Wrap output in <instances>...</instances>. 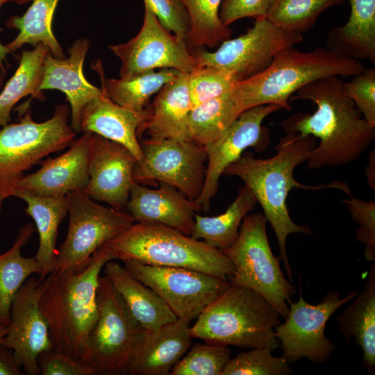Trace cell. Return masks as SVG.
<instances>
[{
  "instance_id": "d6986e66",
  "label": "cell",
  "mask_w": 375,
  "mask_h": 375,
  "mask_svg": "<svg viewBox=\"0 0 375 375\" xmlns=\"http://www.w3.org/2000/svg\"><path fill=\"white\" fill-rule=\"evenodd\" d=\"M91 133L73 140L69 149L56 158L41 162L34 173L24 176L16 189L42 197H65L72 191L83 192L89 182V155Z\"/></svg>"
},
{
  "instance_id": "5b68a950",
  "label": "cell",
  "mask_w": 375,
  "mask_h": 375,
  "mask_svg": "<svg viewBox=\"0 0 375 375\" xmlns=\"http://www.w3.org/2000/svg\"><path fill=\"white\" fill-rule=\"evenodd\" d=\"M112 260L184 267L228 279L234 267L219 249L155 223L135 222L104 244Z\"/></svg>"
},
{
  "instance_id": "f35d334b",
  "label": "cell",
  "mask_w": 375,
  "mask_h": 375,
  "mask_svg": "<svg viewBox=\"0 0 375 375\" xmlns=\"http://www.w3.org/2000/svg\"><path fill=\"white\" fill-rule=\"evenodd\" d=\"M236 81L227 72L212 66H198L188 74L192 108L230 90Z\"/></svg>"
},
{
  "instance_id": "7402d4cb",
  "label": "cell",
  "mask_w": 375,
  "mask_h": 375,
  "mask_svg": "<svg viewBox=\"0 0 375 375\" xmlns=\"http://www.w3.org/2000/svg\"><path fill=\"white\" fill-rule=\"evenodd\" d=\"M190 322L176 320L145 329L127 367L130 375H167L192 344Z\"/></svg>"
},
{
  "instance_id": "44dd1931",
  "label": "cell",
  "mask_w": 375,
  "mask_h": 375,
  "mask_svg": "<svg viewBox=\"0 0 375 375\" xmlns=\"http://www.w3.org/2000/svg\"><path fill=\"white\" fill-rule=\"evenodd\" d=\"M89 47V40L81 38L69 48L68 58H56L49 53L44 58L42 81L38 89V94L44 90H58L66 95L70 104V125L76 133H80L83 108L103 94L101 89L89 83L83 72Z\"/></svg>"
},
{
  "instance_id": "4dcf8cb0",
  "label": "cell",
  "mask_w": 375,
  "mask_h": 375,
  "mask_svg": "<svg viewBox=\"0 0 375 375\" xmlns=\"http://www.w3.org/2000/svg\"><path fill=\"white\" fill-rule=\"evenodd\" d=\"M256 203L251 192L245 185L240 187L236 198L222 214L212 217L195 214L190 236L220 251L229 247L236 241L244 218Z\"/></svg>"
},
{
  "instance_id": "74e56055",
  "label": "cell",
  "mask_w": 375,
  "mask_h": 375,
  "mask_svg": "<svg viewBox=\"0 0 375 375\" xmlns=\"http://www.w3.org/2000/svg\"><path fill=\"white\" fill-rule=\"evenodd\" d=\"M293 370L282 356L272 355L265 347L253 348L231 358L221 375H290Z\"/></svg>"
},
{
  "instance_id": "d590c367",
  "label": "cell",
  "mask_w": 375,
  "mask_h": 375,
  "mask_svg": "<svg viewBox=\"0 0 375 375\" xmlns=\"http://www.w3.org/2000/svg\"><path fill=\"white\" fill-rule=\"evenodd\" d=\"M344 0H276L265 19L276 26L301 33L315 24L318 17L332 6Z\"/></svg>"
},
{
  "instance_id": "e0dca14e",
  "label": "cell",
  "mask_w": 375,
  "mask_h": 375,
  "mask_svg": "<svg viewBox=\"0 0 375 375\" xmlns=\"http://www.w3.org/2000/svg\"><path fill=\"white\" fill-rule=\"evenodd\" d=\"M44 280L30 276L16 293L2 344L12 349L17 365L28 375L40 374L38 356L53 349L49 326L40 307Z\"/></svg>"
},
{
  "instance_id": "e575fe53",
  "label": "cell",
  "mask_w": 375,
  "mask_h": 375,
  "mask_svg": "<svg viewBox=\"0 0 375 375\" xmlns=\"http://www.w3.org/2000/svg\"><path fill=\"white\" fill-rule=\"evenodd\" d=\"M190 19V29L185 38L188 47L213 48L230 39L233 30L224 26L219 12L223 0H181Z\"/></svg>"
},
{
  "instance_id": "484cf974",
  "label": "cell",
  "mask_w": 375,
  "mask_h": 375,
  "mask_svg": "<svg viewBox=\"0 0 375 375\" xmlns=\"http://www.w3.org/2000/svg\"><path fill=\"white\" fill-rule=\"evenodd\" d=\"M13 196L26 203V213L35 224L39 235V247L34 257L42 269L39 278L44 280L54 269L58 251L56 249L58 231L68 213L67 196L42 197L18 188L15 190Z\"/></svg>"
},
{
  "instance_id": "681fc988",
  "label": "cell",
  "mask_w": 375,
  "mask_h": 375,
  "mask_svg": "<svg viewBox=\"0 0 375 375\" xmlns=\"http://www.w3.org/2000/svg\"><path fill=\"white\" fill-rule=\"evenodd\" d=\"M6 2H13L17 4H23L31 1L32 0H6Z\"/></svg>"
},
{
  "instance_id": "8992f818",
  "label": "cell",
  "mask_w": 375,
  "mask_h": 375,
  "mask_svg": "<svg viewBox=\"0 0 375 375\" xmlns=\"http://www.w3.org/2000/svg\"><path fill=\"white\" fill-rule=\"evenodd\" d=\"M280 317L260 294L231 285L201 312L190 333L209 344L274 351L279 347L274 328Z\"/></svg>"
},
{
  "instance_id": "9c48e42d",
  "label": "cell",
  "mask_w": 375,
  "mask_h": 375,
  "mask_svg": "<svg viewBox=\"0 0 375 375\" xmlns=\"http://www.w3.org/2000/svg\"><path fill=\"white\" fill-rule=\"evenodd\" d=\"M98 315L81 362L96 375H125L145 330L134 319L106 276H100L97 293Z\"/></svg>"
},
{
  "instance_id": "603a6c76",
  "label": "cell",
  "mask_w": 375,
  "mask_h": 375,
  "mask_svg": "<svg viewBox=\"0 0 375 375\" xmlns=\"http://www.w3.org/2000/svg\"><path fill=\"white\" fill-rule=\"evenodd\" d=\"M192 109L188 88V74L181 73L165 84L156 95L146 119L138 130L147 140H191L188 117Z\"/></svg>"
},
{
  "instance_id": "3957f363",
  "label": "cell",
  "mask_w": 375,
  "mask_h": 375,
  "mask_svg": "<svg viewBox=\"0 0 375 375\" xmlns=\"http://www.w3.org/2000/svg\"><path fill=\"white\" fill-rule=\"evenodd\" d=\"M113 260L103 244L81 272H52L44 278L40 307L49 326L53 349L80 361L98 315L100 273Z\"/></svg>"
},
{
  "instance_id": "6da1fadb",
  "label": "cell",
  "mask_w": 375,
  "mask_h": 375,
  "mask_svg": "<svg viewBox=\"0 0 375 375\" xmlns=\"http://www.w3.org/2000/svg\"><path fill=\"white\" fill-rule=\"evenodd\" d=\"M339 76L315 80L290 99L316 105L312 113H296L281 122L287 133L313 136L319 143L308 153V168L336 167L357 160L375 138V127L363 118L343 89Z\"/></svg>"
},
{
  "instance_id": "bcb514c9",
  "label": "cell",
  "mask_w": 375,
  "mask_h": 375,
  "mask_svg": "<svg viewBox=\"0 0 375 375\" xmlns=\"http://www.w3.org/2000/svg\"><path fill=\"white\" fill-rule=\"evenodd\" d=\"M368 162L366 165L365 172L367 183L375 192V151L372 150L368 157Z\"/></svg>"
},
{
  "instance_id": "2e32d148",
  "label": "cell",
  "mask_w": 375,
  "mask_h": 375,
  "mask_svg": "<svg viewBox=\"0 0 375 375\" xmlns=\"http://www.w3.org/2000/svg\"><path fill=\"white\" fill-rule=\"evenodd\" d=\"M281 109L275 104L249 108L220 136L204 146L207 153L205 180L201 194L196 201L201 210L206 212L210 210L221 176L228 166L240 159L246 149L253 147L261 152L267 148L269 133L262 122L268 115Z\"/></svg>"
},
{
  "instance_id": "7a4b0ae2",
  "label": "cell",
  "mask_w": 375,
  "mask_h": 375,
  "mask_svg": "<svg viewBox=\"0 0 375 375\" xmlns=\"http://www.w3.org/2000/svg\"><path fill=\"white\" fill-rule=\"evenodd\" d=\"M316 146L317 140L313 136L289 133L280 139L274 156L260 159L255 158L251 153H243L223 174L241 178L261 206L266 221L276 236L280 258L290 282L292 272L286 251V239L292 233H312L308 226L299 225L290 217L286 203L290 191L293 188L310 190L336 188L348 194L351 192L350 188L344 182L308 185L294 178V169L307 160L308 153Z\"/></svg>"
},
{
  "instance_id": "836d02e7",
  "label": "cell",
  "mask_w": 375,
  "mask_h": 375,
  "mask_svg": "<svg viewBox=\"0 0 375 375\" xmlns=\"http://www.w3.org/2000/svg\"><path fill=\"white\" fill-rule=\"evenodd\" d=\"M50 49L40 43L33 50H23L18 67L0 93V128L10 124V113L22 98L31 94L37 97L44 61Z\"/></svg>"
},
{
  "instance_id": "ac0fdd59",
  "label": "cell",
  "mask_w": 375,
  "mask_h": 375,
  "mask_svg": "<svg viewBox=\"0 0 375 375\" xmlns=\"http://www.w3.org/2000/svg\"><path fill=\"white\" fill-rule=\"evenodd\" d=\"M138 161L125 147L91 133L89 182L83 192L94 201L125 210Z\"/></svg>"
},
{
  "instance_id": "9a60e30c",
  "label": "cell",
  "mask_w": 375,
  "mask_h": 375,
  "mask_svg": "<svg viewBox=\"0 0 375 375\" xmlns=\"http://www.w3.org/2000/svg\"><path fill=\"white\" fill-rule=\"evenodd\" d=\"M108 47L121 61L120 77L158 68L174 69L188 74L199 66L197 58L188 47L185 40L165 29L145 3L140 32L125 43Z\"/></svg>"
},
{
  "instance_id": "f546056e",
  "label": "cell",
  "mask_w": 375,
  "mask_h": 375,
  "mask_svg": "<svg viewBox=\"0 0 375 375\" xmlns=\"http://www.w3.org/2000/svg\"><path fill=\"white\" fill-rule=\"evenodd\" d=\"M34 231L33 224L22 226L11 248L0 254V324H10L12 300L24 283L33 274H41V267L35 257H24L21 252Z\"/></svg>"
},
{
  "instance_id": "7bdbcfd3",
  "label": "cell",
  "mask_w": 375,
  "mask_h": 375,
  "mask_svg": "<svg viewBox=\"0 0 375 375\" xmlns=\"http://www.w3.org/2000/svg\"><path fill=\"white\" fill-rule=\"evenodd\" d=\"M276 0H223L219 12L222 24L228 26L244 17L256 20L265 16Z\"/></svg>"
},
{
  "instance_id": "60d3db41",
  "label": "cell",
  "mask_w": 375,
  "mask_h": 375,
  "mask_svg": "<svg viewBox=\"0 0 375 375\" xmlns=\"http://www.w3.org/2000/svg\"><path fill=\"white\" fill-rule=\"evenodd\" d=\"M343 83L346 94L355 104L363 119L375 127V69L368 67Z\"/></svg>"
},
{
  "instance_id": "4316f807",
  "label": "cell",
  "mask_w": 375,
  "mask_h": 375,
  "mask_svg": "<svg viewBox=\"0 0 375 375\" xmlns=\"http://www.w3.org/2000/svg\"><path fill=\"white\" fill-rule=\"evenodd\" d=\"M350 15L331 29L326 48L341 55L375 63V0H350Z\"/></svg>"
},
{
  "instance_id": "7c38bea8",
  "label": "cell",
  "mask_w": 375,
  "mask_h": 375,
  "mask_svg": "<svg viewBox=\"0 0 375 375\" xmlns=\"http://www.w3.org/2000/svg\"><path fill=\"white\" fill-rule=\"evenodd\" d=\"M123 262L135 278L165 302L177 318L190 322L231 285L228 279L194 269L130 260Z\"/></svg>"
},
{
  "instance_id": "30bf717a",
  "label": "cell",
  "mask_w": 375,
  "mask_h": 375,
  "mask_svg": "<svg viewBox=\"0 0 375 375\" xmlns=\"http://www.w3.org/2000/svg\"><path fill=\"white\" fill-rule=\"evenodd\" d=\"M66 196L69 226L57 251L55 273L82 272L98 249L135 222L126 211L98 204L83 192L72 191Z\"/></svg>"
},
{
  "instance_id": "277c9868",
  "label": "cell",
  "mask_w": 375,
  "mask_h": 375,
  "mask_svg": "<svg viewBox=\"0 0 375 375\" xmlns=\"http://www.w3.org/2000/svg\"><path fill=\"white\" fill-rule=\"evenodd\" d=\"M363 69L360 60L326 47L304 52L293 46L278 52L262 72L236 81L231 91L244 111L265 104L291 110L290 99L303 86L330 76H353Z\"/></svg>"
},
{
  "instance_id": "8fae6325",
  "label": "cell",
  "mask_w": 375,
  "mask_h": 375,
  "mask_svg": "<svg viewBox=\"0 0 375 375\" xmlns=\"http://www.w3.org/2000/svg\"><path fill=\"white\" fill-rule=\"evenodd\" d=\"M358 293L353 291L342 298L338 291H329L316 305L308 303L301 293L298 301L290 305L285 322L274 328L286 361L306 358L315 364L325 363L335 349L325 335L326 325L332 315Z\"/></svg>"
},
{
  "instance_id": "ab89813d",
  "label": "cell",
  "mask_w": 375,
  "mask_h": 375,
  "mask_svg": "<svg viewBox=\"0 0 375 375\" xmlns=\"http://www.w3.org/2000/svg\"><path fill=\"white\" fill-rule=\"evenodd\" d=\"M351 219L358 224L356 240L365 245L364 257L367 261H375V201H365L351 197L342 199Z\"/></svg>"
},
{
  "instance_id": "1f68e13d",
  "label": "cell",
  "mask_w": 375,
  "mask_h": 375,
  "mask_svg": "<svg viewBox=\"0 0 375 375\" xmlns=\"http://www.w3.org/2000/svg\"><path fill=\"white\" fill-rule=\"evenodd\" d=\"M58 1L32 0L31 5L23 15L12 16L7 19L6 26L19 30L17 37L6 45L10 53L25 44L35 47L42 43L50 49L54 58H66L52 30L53 15Z\"/></svg>"
},
{
  "instance_id": "f1b7e54d",
  "label": "cell",
  "mask_w": 375,
  "mask_h": 375,
  "mask_svg": "<svg viewBox=\"0 0 375 375\" xmlns=\"http://www.w3.org/2000/svg\"><path fill=\"white\" fill-rule=\"evenodd\" d=\"M101 64L97 63L94 68L100 76L103 94L115 103L138 112H144L151 96L181 73L163 68L117 79L106 78Z\"/></svg>"
},
{
  "instance_id": "ee69618b",
  "label": "cell",
  "mask_w": 375,
  "mask_h": 375,
  "mask_svg": "<svg viewBox=\"0 0 375 375\" xmlns=\"http://www.w3.org/2000/svg\"><path fill=\"white\" fill-rule=\"evenodd\" d=\"M38 362L42 375H96L89 366L53 349L42 352Z\"/></svg>"
},
{
  "instance_id": "d4e9b609",
  "label": "cell",
  "mask_w": 375,
  "mask_h": 375,
  "mask_svg": "<svg viewBox=\"0 0 375 375\" xmlns=\"http://www.w3.org/2000/svg\"><path fill=\"white\" fill-rule=\"evenodd\" d=\"M103 269L104 275L142 327L154 329L177 319L165 302L149 287L135 278L124 266L110 260Z\"/></svg>"
},
{
  "instance_id": "7dc6e473",
  "label": "cell",
  "mask_w": 375,
  "mask_h": 375,
  "mask_svg": "<svg viewBox=\"0 0 375 375\" xmlns=\"http://www.w3.org/2000/svg\"><path fill=\"white\" fill-rule=\"evenodd\" d=\"M7 3L6 0H0V8L3 4ZM10 53L6 45L0 42V84L1 83L6 72L4 67V61L6 60V56Z\"/></svg>"
},
{
  "instance_id": "4fadbf2b",
  "label": "cell",
  "mask_w": 375,
  "mask_h": 375,
  "mask_svg": "<svg viewBox=\"0 0 375 375\" xmlns=\"http://www.w3.org/2000/svg\"><path fill=\"white\" fill-rule=\"evenodd\" d=\"M143 158L137 162L133 180L140 184H168L196 201L203 189L207 153L205 147L192 140H144Z\"/></svg>"
},
{
  "instance_id": "ba28073f",
  "label": "cell",
  "mask_w": 375,
  "mask_h": 375,
  "mask_svg": "<svg viewBox=\"0 0 375 375\" xmlns=\"http://www.w3.org/2000/svg\"><path fill=\"white\" fill-rule=\"evenodd\" d=\"M69 111L60 104L50 119L35 122L28 108L19 122L0 128V193L6 198L13 196L25 171L72 144L76 133L68 123Z\"/></svg>"
},
{
  "instance_id": "f6af8a7d",
  "label": "cell",
  "mask_w": 375,
  "mask_h": 375,
  "mask_svg": "<svg viewBox=\"0 0 375 375\" xmlns=\"http://www.w3.org/2000/svg\"><path fill=\"white\" fill-rule=\"evenodd\" d=\"M17 365L13 350L2 343L0 344V375H22Z\"/></svg>"
},
{
  "instance_id": "f907efd6",
  "label": "cell",
  "mask_w": 375,
  "mask_h": 375,
  "mask_svg": "<svg viewBox=\"0 0 375 375\" xmlns=\"http://www.w3.org/2000/svg\"><path fill=\"white\" fill-rule=\"evenodd\" d=\"M5 199L6 197L2 194L0 193V213L2 208V203Z\"/></svg>"
},
{
  "instance_id": "cb8c5ba5",
  "label": "cell",
  "mask_w": 375,
  "mask_h": 375,
  "mask_svg": "<svg viewBox=\"0 0 375 375\" xmlns=\"http://www.w3.org/2000/svg\"><path fill=\"white\" fill-rule=\"evenodd\" d=\"M148 110L138 112L124 108L103 94L82 109L80 132L92 133L126 147L138 162L143 158L138 130L146 119Z\"/></svg>"
},
{
  "instance_id": "8d00e7d4",
  "label": "cell",
  "mask_w": 375,
  "mask_h": 375,
  "mask_svg": "<svg viewBox=\"0 0 375 375\" xmlns=\"http://www.w3.org/2000/svg\"><path fill=\"white\" fill-rule=\"evenodd\" d=\"M231 355L227 346L197 343L174 367L170 374L221 375Z\"/></svg>"
},
{
  "instance_id": "ffe728a7",
  "label": "cell",
  "mask_w": 375,
  "mask_h": 375,
  "mask_svg": "<svg viewBox=\"0 0 375 375\" xmlns=\"http://www.w3.org/2000/svg\"><path fill=\"white\" fill-rule=\"evenodd\" d=\"M125 209L135 222L162 224L189 236L193 230L194 215L201 211L196 201L160 182L156 189L134 182Z\"/></svg>"
},
{
  "instance_id": "5bb4252c",
  "label": "cell",
  "mask_w": 375,
  "mask_h": 375,
  "mask_svg": "<svg viewBox=\"0 0 375 375\" xmlns=\"http://www.w3.org/2000/svg\"><path fill=\"white\" fill-rule=\"evenodd\" d=\"M302 41L301 33L281 29L262 18L256 19L246 33L222 42L215 51L194 54L199 66L219 68L242 81L265 70L278 52Z\"/></svg>"
},
{
  "instance_id": "83f0119b",
  "label": "cell",
  "mask_w": 375,
  "mask_h": 375,
  "mask_svg": "<svg viewBox=\"0 0 375 375\" xmlns=\"http://www.w3.org/2000/svg\"><path fill=\"white\" fill-rule=\"evenodd\" d=\"M337 318L340 331L348 342H354L362 350V362L369 372L375 368V265L369 267L368 276L360 294L354 297Z\"/></svg>"
},
{
  "instance_id": "c3c4849f",
  "label": "cell",
  "mask_w": 375,
  "mask_h": 375,
  "mask_svg": "<svg viewBox=\"0 0 375 375\" xmlns=\"http://www.w3.org/2000/svg\"><path fill=\"white\" fill-rule=\"evenodd\" d=\"M7 326L3 324H0V344L2 343L3 339L7 331Z\"/></svg>"
},
{
  "instance_id": "52a82bcc",
  "label": "cell",
  "mask_w": 375,
  "mask_h": 375,
  "mask_svg": "<svg viewBox=\"0 0 375 375\" xmlns=\"http://www.w3.org/2000/svg\"><path fill=\"white\" fill-rule=\"evenodd\" d=\"M267 222L260 212L248 214L240 225L236 241L222 251L234 267L228 279L230 283L256 292L285 319L296 293L295 288L285 277L279 258L272 251Z\"/></svg>"
},
{
  "instance_id": "d6a6232c",
  "label": "cell",
  "mask_w": 375,
  "mask_h": 375,
  "mask_svg": "<svg viewBox=\"0 0 375 375\" xmlns=\"http://www.w3.org/2000/svg\"><path fill=\"white\" fill-rule=\"evenodd\" d=\"M231 90L191 109L188 129L192 140L200 145L208 144L220 136L244 112Z\"/></svg>"
},
{
  "instance_id": "b9f144b4",
  "label": "cell",
  "mask_w": 375,
  "mask_h": 375,
  "mask_svg": "<svg viewBox=\"0 0 375 375\" xmlns=\"http://www.w3.org/2000/svg\"><path fill=\"white\" fill-rule=\"evenodd\" d=\"M144 3L149 6L165 29L185 40L190 19L181 0H144Z\"/></svg>"
}]
</instances>
